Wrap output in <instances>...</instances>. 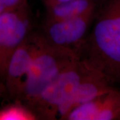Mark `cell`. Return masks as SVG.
<instances>
[{
	"label": "cell",
	"mask_w": 120,
	"mask_h": 120,
	"mask_svg": "<svg viewBox=\"0 0 120 120\" xmlns=\"http://www.w3.org/2000/svg\"><path fill=\"white\" fill-rule=\"evenodd\" d=\"M113 84L120 82V0H99L91 30L79 53Z\"/></svg>",
	"instance_id": "cell-1"
},
{
	"label": "cell",
	"mask_w": 120,
	"mask_h": 120,
	"mask_svg": "<svg viewBox=\"0 0 120 120\" xmlns=\"http://www.w3.org/2000/svg\"><path fill=\"white\" fill-rule=\"evenodd\" d=\"M38 34V46L19 100L26 105L63 70L80 58L75 52L48 43Z\"/></svg>",
	"instance_id": "cell-2"
},
{
	"label": "cell",
	"mask_w": 120,
	"mask_h": 120,
	"mask_svg": "<svg viewBox=\"0 0 120 120\" xmlns=\"http://www.w3.org/2000/svg\"><path fill=\"white\" fill-rule=\"evenodd\" d=\"M91 67L86 60L79 58L63 70L27 106L38 120L58 119L64 103L77 89Z\"/></svg>",
	"instance_id": "cell-3"
},
{
	"label": "cell",
	"mask_w": 120,
	"mask_h": 120,
	"mask_svg": "<svg viewBox=\"0 0 120 120\" xmlns=\"http://www.w3.org/2000/svg\"><path fill=\"white\" fill-rule=\"evenodd\" d=\"M34 31V16L29 4L0 15V81L4 83L13 53Z\"/></svg>",
	"instance_id": "cell-4"
},
{
	"label": "cell",
	"mask_w": 120,
	"mask_h": 120,
	"mask_svg": "<svg viewBox=\"0 0 120 120\" xmlns=\"http://www.w3.org/2000/svg\"><path fill=\"white\" fill-rule=\"evenodd\" d=\"M97 8L72 19L43 21L38 31L48 43L73 50L79 55L82 44L92 27Z\"/></svg>",
	"instance_id": "cell-5"
},
{
	"label": "cell",
	"mask_w": 120,
	"mask_h": 120,
	"mask_svg": "<svg viewBox=\"0 0 120 120\" xmlns=\"http://www.w3.org/2000/svg\"><path fill=\"white\" fill-rule=\"evenodd\" d=\"M38 46V34L34 30L11 57L4 81L9 100H20Z\"/></svg>",
	"instance_id": "cell-6"
},
{
	"label": "cell",
	"mask_w": 120,
	"mask_h": 120,
	"mask_svg": "<svg viewBox=\"0 0 120 120\" xmlns=\"http://www.w3.org/2000/svg\"><path fill=\"white\" fill-rule=\"evenodd\" d=\"M116 89L113 84L101 71L91 65L77 89L60 109L59 120L75 107Z\"/></svg>",
	"instance_id": "cell-7"
},
{
	"label": "cell",
	"mask_w": 120,
	"mask_h": 120,
	"mask_svg": "<svg viewBox=\"0 0 120 120\" xmlns=\"http://www.w3.org/2000/svg\"><path fill=\"white\" fill-rule=\"evenodd\" d=\"M99 0H73L45 8L44 21H60L79 17L98 7Z\"/></svg>",
	"instance_id": "cell-8"
},
{
	"label": "cell",
	"mask_w": 120,
	"mask_h": 120,
	"mask_svg": "<svg viewBox=\"0 0 120 120\" xmlns=\"http://www.w3.org/2000/svg\"><path fill=\"white\" fill-rule=\"evenodd\" d=\"M105 95H100L75 107L61 120H95L103 105Z\"/></svg>",
	"instance_id": "cell-9"
},
{
	"label": "cell",
	"mask_w": 120,
	"mask_h": 120,
	"mask_svg": "<svg viewBox=\"0 0 120 120\" xmlns=\"http://www.w3.org/2000/svg\"><path fill=\"white\" fill-rule=\"evenodd\" d=\"M0 108V120H38L31 109L19 100Z\"/></svg>",
	"instance_id": "cell-10"
},
{
	"label": "cell",
	"mask_w": 120,
	"mask_h": 120,
	"mask_svg": "<svg viewBox=\"0 0 120 120\" xmlns=\"http://www.w3.org/2000/svg\"><path fill=\"white\" fill-rule=\"evenodd\" d=\"M28 0H0V15L28 5Z\"/></svg>",
	"instance_id": "cell-11"
},
{
	"label": "cell",
	"mask_w": 120,
	"mask_h": 120,
	"mask_svg": "<svg viewBox=\"0 0 120 120\" xmlns=\"http://www.w3.org/2000/svg\"><path fill=\"white\" fill-rule=\"evenodd\" d=\"M41 1H42L45 8H49V7H52L56 5L65 4V3H67L73 0H41Z\"/></svg>",
	"instance_id": "cell-12"
},
{
	"label": "cell",
	"mask_w": 120,
	"mask_h": 120,
	"mask_svg": "<svg viewBox=\"0 0 120 120\" xmlns=\"http://www.w3.org/2000/svg\"><path fill=\"white\" fill-rule=\"evenodd\" d=\"M4 99L9 100L8 95L4 83L0 81V101Z\"/></svg>",
	"instance_id": "cell-13"
}]
</instances>
